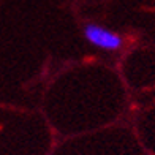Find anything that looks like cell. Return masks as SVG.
I'll use <instances>...</instances> for the list:
<instances>
[{"instance_id":"6da1fadb","label":"cell","mask_w":155,"mask_h":155,"mask_svg":"<svg viewBox=\"0 0 155 155\" xmlns=\"http://www.w3.org/2000/svg\"><path fill=\"white\" fill-rule=\"evenodd\" d=\"M84 38L89 45H92L98 49L104 51H119L124 46V38L119 33L112 32L106 27H101L98 24L89 22L84 25Z\"/></svg>"}]
</instances>
